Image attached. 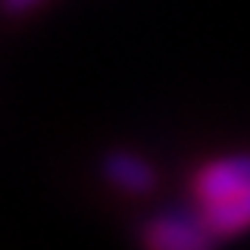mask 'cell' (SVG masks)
Wrapping results in <instances>:
<instances>
[{
	"label": "cell",
	"mask_w": 250,
	"mask_h": 250,
	"mask_svg": "<svg viewBox=\"0 0 250 250\" xmlns=\"http://www.w3.org/2000/svg\"><path fill=\"white\" fill-rule=\"evenodd\" d=\"M203 222L207 229L216 234V238H225V234L244 231L250 229V188L241 194H231L225 200H213L203 203Z\"/></svg>",
	"instance_id": "obj_4"
},
{
	"label": "cell",
	"mask_w": 250,
	"mask_h": 250,
	"mask_svg": "<svg viewBox=\"0 0 250 250\" xmlns=\"http://www.w3.org/2000/svg\"><path fill=\"white\" fill-rule=\"evenodd\" d=\"M104 178L125 194H147L156 188V169L138 153L113 150L104 160Z\"/></svg>",
	"instance_id": "obj_3"
},
{
	"label": "cell",
	"mask_w": 250,
	"mask_h": 250,
	"mask_svg": "<svg viewBox=\"0 0 250 250\" xmlns=\"http://www.w3.org/2000/svg\"><path fill=\"white\" fill-rule=\"evenodd\" d=\"M38 0H0V6H3L6 13H25L28 6H35Z\"/></svg>",
	"instance_id": "obj_5"
},
{
	"label": "cell",
	"mask_w": 250,
	"mask_h": 250,
	"mask_svg": "<svg viewBox=\"0 0 250 250\" xmlns=\"http://www.w3.org/2000/svg\"><path fill=\"white\" fill-rule=\"evenodd\" d=\"M250 188V153L229 156V160H216L209 166H203L194 178V194L200 203L225 200L231 194H241Z\"/></svg>",
	"instance_id": "obj_2"
},
{
	"label": "cell",
	"mask_w": 250,
	"mask_h": 250,
	"mask_svg": "<svg viewBox=\"0 0 250 250\" xmlns=\"http://www.w3.org/2000/svg\"><path fill=\"white\" fill-rule=\"evenodd\" d=\"M141 241L147 250H213L216 234L207 229L203 219L163 213L144 225Z\"/></svg>",
	"instance_id": "obj_1"
}]
</instances>
